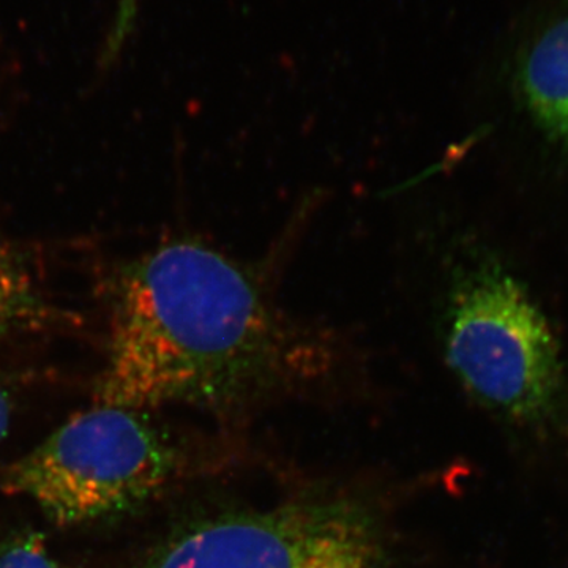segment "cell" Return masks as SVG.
Segmentation results:
<instances>
[{
  "instance_id": "1",
  "label": "cell",
  "mask_w": 568,
  "mask_h": 568,
  "mask_svg": "<svg viewBox=\"0 0 568 568\" xmlns=\"http://www.w3.org/2000/svg\"><path fill=\"white\" fill-rule=\"evenodd\" d=\"M347 347L290 315L245 265L178 237L122 268L97 405L235 417L339 379Z\"/></svg>"
},
{
  "instance_id": "2",
  "label": "cell",
  "mask_w": 568,
  "mask_h": 568,
  "mask_svg": "<svg viewBox=\"0 0 568 568\" xmlns=\"http://www.w3.org/2000/svg\"><path fill=\"white\" fill-rule=\"evenodd\" d=\"M387 518L342 489L205 507L164 532L138 568H407Z\"/></svg>"
},
{
  "instance_id": "3",
  "label": "cell",
  "mask_w": 568,
  "mask_h": 568,
  "mask_svg": "<svg viewBox=\"0 0 568 568\" xmlns=\"http://www.w3.org/2000/svg\"><path fill=\"white\" fill-rule=\"evenodd\" d=\"M444 355L467 395L497 420L537 437L568 420L562 349L541 306L488 257L458 265L443 317Z\"/></svg>"
},
{
  "instance_id": "4",
  "label": "cell",
  "mask_w": 568,
  "mask_h": 568,
  "mask_svg": "<svg viewBox=\"0 0 568 568\" xmlns=\"http://www.w3.org/2000/svg\"><path fill=\"white\" fill-rule=\"evenodd\" d=\"M185 454L141 410L97 405L7 467L2 487L61 528L125 517L182 477Z\"/></svg>"
},
{
  "instance_id": "5",
  "label": "cell",
  "mask_w": 568,
  "mask_h": 568,
  "mask_svg": "<svg viewBox=\"0 0 568 568\" xmlns=\"http://www.w3.org/2000/svg\"><path fill=\"white\" fill-rule=\"evenodd\" d=\"M518 85L534 122L568 151V0H559L530 37Z\"/></svg>"
},
{
  "instance_id": "6",
  "label": "cell",
  "mask_w": 568,
  "mask_h": 568,
  "mask_svg": "<svg viewBox=\"0 0 568 568\" xmlns=\"http://www.w3.org/2000/svg\"><path fill=\"white\" fill-rule=\"evenodd\" d=\"M41 315L32 276L9 246L0 242V335L28 327Z\"/></svg>"
},
{
  "instance_id": "7",
  "label": "cell",
  "mask_w": 568,
  "mask_h": 568,
  "mask_svg": "<svg viewBox=\"0 0 568 568\" xmlns=\"http://www.w3.org/2000/svg\"><path fill=\"white\" fill-rule=\"evenodd\" d=\"M0 568H74L59 559L33 530H20L0 541Z\"/></svg>"
},
{
  "instance_id": "8",
  "label": "cell",
  "mask_w": 568,
  "mask_h": 568,
  "mask_svg": "<svg viewBox=\"0 0 568 568\" xmlns=\"http://www.w3.org/2000/svg\"><path fill=\"white\" fill-rule=\"evenodd\" d=\"M138 9H140V0H119L114 24H112L106 47H104V62L114 61L115 55L121 52L123 43L133 31Z\"/></svg>"
},
{
  "instance_id": "9",
  "label": "cell",
  "mask_w": 568,
  "mask_h": 568,
  "mask_svg": "<svg viewBox=\"0 0 568 568\" xmlns=\"http://www.w3.org/2000/svg\"><path fill=\"white\" fill-rule=\"evenodd\" d=\"M9 390L0 383V443L6 439L10 432L11 409H13Z\"/></svg>"
}]
</instances>
